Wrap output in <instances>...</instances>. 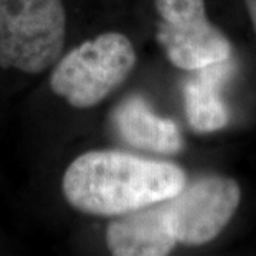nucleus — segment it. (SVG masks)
I'll return each mask as SVG.
<instances>
[{
	"mask_svg": "<svg viewBox=\"0 0 256 256\" xmlns=\"http://www.w3.org/2000/svg\"><path fill=\"white\" fill-rule=\"evenodd\" d=\"M245 4H246L248 14H249V18L252 22V26L256 33V0H245Z\"/></svg>",
	"mask_w": 256,
	"mask_h": 256,
	"instance_id": "9",
	"label": "nucleus"
},
{
	"mask_svg": "<svg viewBox=\"0 0 256 256\" xmlns=\"http://www.w3.org/2000/svg\"><path fill=\"white\" fill-rule=\"evenodd\" d=\"M106 244L114 256H165L176 242L166 201L116 216L106 229Z\"/></svg>",
	"mask_w": 256,
	"mask_h": 256,
	"instance_id": "6",
	"label": "nucleus"
},
{
	"mask_svg": "<svg viewBox=\"0 0 256 256\" xmlns=\"http://www.w3.org/2000/svg\"><path fill=\"white\" fill-rule=\"evenodd\" d=\"M229 58L210 64L184 87V107L190 127L195 132H214L229 121V112L220 92V84L229 70Z\"/></svg>",
	"mask_w": 256,
	"mask_h": 256,
	"instance_id": "8",
	"label": "nucleus"
},
{
	"mask_svg": "<svg viewBox=\"0 0 256 256\" xmlns=\"http://www.w3.org/2000/svg\"><path fill=\"white\" fill-rule=\"evenodd\" d=\"M66 33L63 0H0V67L46 72L63 54Z\"/></svg>",
	"mask_w": 256,
	"mask_h": 256,
	"instance_id": "3",
	"label": "nucleus"
},
{
	"mask_svg": "<svg viewBox=\"0 0 256 256\" xmlns=\"http://www.w3.org/2000/svg\"><path fill=\"white\" fill-rule=\"evenodd\" d=\"M112 122L120 138L138 150L174 156L182 148V136L176 122L156 114L138 94L121 101L112 112Z\"/></svg>",
	"mask_w": 256,
	"mask_h": 256,
	"instance_id": "7",
	"label": "nucleus"
},
{
	"mask_svg": "<svg viewBox=\"0 0 256 256\" xmlns=\"http://www.w3.org/2000/svg\"><path fill=\"white\" fill-rule=\"evenodd\" d=\"M239 184L225 175H205L185 184L166 200L176 242L202 246L216 238L234 218L240 202Z\"/></svg>",
	"mask_w": 256,
	"mask_h": 256,
	"instance_id": "5",
	"label": "nucleus"
},
{
	"mask_svg": "<svg viewBox=\"0 0 256 256\" xmlns=\"http://www.w3.org/2000/svg\"><path fill=\"white\" fill-rule=\"evenodd\" d=\"M136 63L132 42L124 33L106 32L56 62L50 88L74 108H92L127 80Z\"/></svg>",
	"mask_w": 256,
	"mask_h": 256,
	"instance_id": "2",
	"label": "nucleus"
},
{
	"mask_svg": "<svg viewBox=\"0 0 256 256\" xmlns=\"http://www.w3.org/2000/svg\"><path fill=\"white\" fill-rule=\"evenodd\" d=\"M185 184V171L174 162L116 150H94L68 164L62 191L76 210L116 218L166 201L182 191Z\"/></svg>",
	"mask_w": 256,
	"mask_h": 256,
	"instance_id": "1",
	"label": "nucleus"
},
{
	"mask_svg": "<svg viewBox=\"0 0 256 256\" xmlns=\"http://www.w3.org/2000/svg\"><path fill=\"white\" fill-rule=\"evenodd\" d=\"M161 18L156 42L181 70L196 72L230 58L228 37L206 16L205 0H154Z\"/></svg>",
	"mask_w": 256,
	"mask_h": 256,
	"instance_id": "4",
	"label": "nucleus"
}]
</instances>
